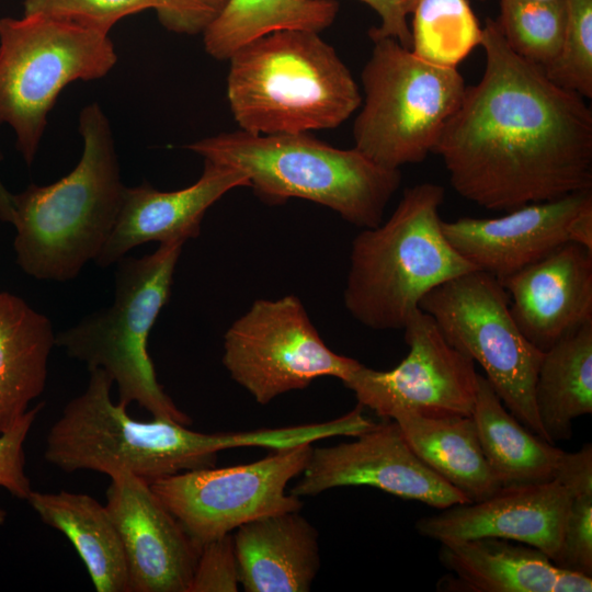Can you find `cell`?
Returning a JSON list of instances; mask_svg holds the SVG:
<instances>
[{
	"label": "cell",
	"instance_id": "34",
	"mask_svg": "<svg viewBox=\"0 0 592 592\" xmlns=\"http://www.w3.org/2000/svg\"><path fill=\"white\" fill-rule=\"evenodd\" d=\"M44 402L30 408L9 430L0 433V487L25 500L33 491L25 471L24 443Z\"/></svg>",
	"mask_w": 592,
	"mask_h": 592
},
{
	"label": "cell",
	"instance_id": "26",
	"mask_svg": "<svg viewBox=\"0 0 592 592\" xmlns=\"http://www.w3.org/2000/svg\"><path fill=\"white\" fill-rule=\"evenodd\" d=\"M535 405L551 444L570 440L573 420L592 413V321L544 352Z\"/></svg>",
	"mask_w": 592,
	"mask_h": 592
},
{
	"label": "cell",
	"instance_id": "4",
	"mask_svg": "<svg viewBox=\"0 0 592 592\" xmlns=\"http://www.w3.org/2000/svg\"><path fill=\"white\" fill-rule=\"evenodd\" d=\"M228 60L229 107L247 133L331 129L362 105L350 69L318 32H273L243 45Z\"/></svg>",
	"mask_w": 592,
	"mask_h": 592
},
{
	"label": "cell",
	"instance_id": "31",
	"mask_svg": "<svg viewBox=\"0 0 592 592\" xmlns=\"http://www.w3.org/2000/svg\"><path fill=\"white\" fill-rule=\"evenodd\" d=\"M160 5L161 0H24L23 14L43 13L110 33L121 19Z\"/></svg>",
	"mask_w": 592,
	"mask_h": 592
},
{
	"label": "cell",
	"instance_id": "39",
	"mask_svg": "<svg viewBox=\"0 0 592 592\" xmlns=\"http://www.w3.org/2000/svg\"><path fill=\"white\" fill-rule=\"evenodd\" d=\"M418 2V0H407V3H406V7H407V12L408 14L411 13L414 4Z\"/></svg>",
	"mask_w": 592,
	"mask_h": 592
},
{
	"label": "cell",
	"instance_id": "8",
	"mask_svg": "<svg viewBox=\"0 0 592 592\" xmlns=\"http://www.w3.org/2000/svg\"><path fill=\"white\" fill-rule=\"evenodd\" d=\"M110 33L43 13L0 19V124L31 166L62 89L104 77L117 55Z\"/></svg>",
	"mask_w": 592,
	"mask_h": 592
},
{
	"label": "cell",
	"instance_id": "2",
	"mask_svg": "<svg viewBox=\"0 0 592 592\" xmlns=\"http://www.w3.org/2000/svg\"><path fill=\"white\" fill-rule=\"evenodd\" d=\"M112 379L90 371L86 389L64 407L50 426L44 458L70 474L93 470L110 478L130 474L151 483L181 471L209 467L221 451L238 447L281 449L300 442L296 425L240 432L203 433L187 425L132 418L111 397Z\"/></svg>",
	"mask_w": 592,
	"mask_h": 592
},
{
	"label": "cell",
	"instance_id": "20",
	"mask_svg": "<svg viewBox=\"0 0 592 592\" xmlns=\"http://www.w3.org/2000/svg\"><path fill=\"white\" fill-rule=\"evenodd\" d=\"M439 559L454 576L444 591L590 592L592 577L556 567L542 550L514 540L479 537L440 543Z\"/></svg>",
	"mask_w": 592,
	"mask_h": 592
},
{
	"label": "cell",
	"instance_id": "7",
	"mask_svg": "<svg viewBox=\"0 0 592 592\" xmlns=\"http://www.w3.org/2000/svg\"><path fill=\"white\" fill-rule=\"evenodd\" d=\"M184 243L163 242L150 254L118 260L112 305L56 333L55 345L89 372L103 369L117 387L118 402H136L155 419L190 425V417L159 384L148 353V337L170 297Z\"/></svg>",
	"mask_w": 592,
	"mask_h": 592
},
{
	"label": "cell",
	"instance_id": "14",
	"mask_svg": "<svg viewBox=\"0 0 592 592\" xmlns=\"http://www.w3.org/2000/svg\"><path fill=\"white\" fill-rule=\"evenodd\" d=\"M451 246L500 282L567 242L592 250V191L531 203L492 218L442 221Z\"/></svg>",
	"mask_w": 592,
	"mask_h": 592
},
{
	"label": "cell",
	"instance_id": "5",
	"mask_svg": "<svg viewBox=\"0 0 592 592\" xmlns=\"http://www.w3.org/2000/svg\"><path fill=\"white\" fill-rule=\"evenodd\" d=\"M185 148L242 172L267 204L307 200L364 229L383 221L401 183L399 169L382 167L354 147L337 148L309 133L255 135L237 129Z\"/></svg>",
	"mask_w": 592,
	"mask_h": 592
},
{
	"label": "cell",
	"instance_id": "10",
	"mask_svg": "<svg viewBox=\"0 0 592 592\" xmlns=\"http://www.w3.org/2000/svg\"><path fill=\"white\" fill-rule=\"evenodd\" d=\"M509 304L508 293L497 277L473 270L431 289L419 308L454 348L483 368L505 408L546 440L535 405V383L544 352L521 332Z\"/></svg>",
	"mask_w": 592,
	"mask_h": 592
},
{
	"label": "cell",
	"instance_id": "12",
	"mask_svg": "<svg viewBox=\"0 0 592 592\" xmlns=\"http://www.w3.org/2000/svg\"><path fill=\"white\" fill-rule=\"evenodd\" d=\"M311 451V443L299 444L249 464L181 471L150 487L201 548L253 520L299 511L303 503L286 488L301 475Z\"/></svg>",
	"mask_w": 592,
	"mask_h": 592
},
{
	"label": "cell",
	"instance_id": "29",
	"mask_svg": "<svg viewBox=\"0 0 592 592\" xmlns=\"http://www.w3.org/2000/svg\"><path fill=\"white\" fill-rule=\"evenodd\" d=\"M494 20L508 46L548 69L559 57L566 29L565 0H499Z\"/></svg>",
	"mask_w": 592,
	"mask_h": 592
},
{
	"label": "cell",
	"instance_id": "27",
	"mask_svg": "<svg viewBox=\"0 0 592 592\" xmlns=\"http://www.w3.org/2000/svg\"><path fill=\"white\" fill-rule=\"evenodd\" d=\"M339 11L335 0H228L203 32L204 47L218 60H228L243 45L284 30L321 32Z\"/></svg>",
	"mask_w": 592,
	"mask_h": 592
},
{
	"label": "cell",
	"instance_id": "38",
	"mask_svg": "<svg viewBox=\"0 0 592 592\" xmlns=\"http://www.w3.org/2000/svg\"><path fill=\"white\" fill-rule=\"evenodd\" d=\"M3 156L0 151V162ZM13 219V194L3 185L0 179V220L12 224Z\"/></svg>",
	"mask_w": 592,
	"mask_h": 592
},
{
	"label": "cell",
	"instance_id": "16",
	"mask_svg": "<svg viewBox=\"0 0 592 592\" xmlns=\"http://www.w3.org/2000/svg\"><path fill=\"white\" fill-rule=\"evenodd\" d=\"M110 479L105 505L122 539L127 592H190L200 548L149 482L130 474Z\"/></svg>",
	"mask_w": 592,
	"mask_h": 592
},
{
	"label": "cell",
	"instance_id": "19",
	"mask_svg": "<svg viewBox=\"0 0 592 592\" xmlns=\"http://www.w3.org/2000/svg\"><path fill=\"white\" fill-rule=\"evenodd\" d=\"M242 186H250L242 172L209 160H204L198 180L184 189L159 191L146 181L125 186L114 227L94 262L106 267L143 243L185 242L197 237L206 210L227 192Z\"/></svg>",
	"mask_w": 592,
	"mask_h": 592
},
{
	"label": "cell",
	"instance_id": "1",
	"mask_svg": "<svg viewBox=\"0 0 592 592\" xmlns=\"http://www.w3.org/2000/svg\"><path fill=\"white\" fill-rule=\"evenodd\" d=\"M486 66L466 86L434 148L463 198L493 212L592 191V111L585 99L515 54L494 20Z\"/></svg>",
	"mask_w": 592,
	"mask_h": 592
},
{
	"label": "cell",
	"instance_id": "15",
	"mask_svg": "<svg viewBox=\"0 0 592 592\" xmlns=\"http://www.w3.org/2000/svg\"><path fill=\"white\" fill-rule=\"evenodd\" d=\"M355 437L332 446L312 447L291 493L299 498L337 487L368 486L441 510L470 503L414 454L394 420L376 423Z\"/></svg>",
	"mask_w": 592,
	"mask_h": 592
},
{
	"label": "cell",
	"instance_id": "30",
	"mask_svg": "<svg viewBox=\"0 0 592 592\" xmlns=\"http://www.w3.org/2000/svg\"><path fill=\"white\" fill-rule=\"evenodd\" d=\"M561 53L546 69L551 81L584 99L592 98V0H565Z\"/></svg>",
	"mask_w": 592,
	"mask_h": 592
},
{
	"label": "cell",
	"instance_id": "9",
	"mask_svg": "<svg viewBox=\"0 0 592 592\" xmlns=\"http://www.w3.org/2000/svg\"><path fill=\"white\" fill-rule=\"evenodd\" d=\"M372 42L361 75L364 100L353 124L354 148L400 170L434 151L466 84L457 69L426 62L395 38Z\"/></svg>",
	"mask_w": 592,
	"mask_h": 592
},
{
	"label": "cell",
	"instance_id": "3",
	"mask_svg": "<svg viewBox=\"0 0 592 592\" xmlns=\"http://www.w3.org/2000/svg\"><path fill=\"white\" fill-rule=\"evenodd\" d=\"M77 166L48 185L13 194L20 269L36 280L66 282L95 261L116 221L125 186L110 122L98 103L82 109Z\"/></svg>",
	"mask_w": 592,
	"mask_h": 592
},
{
	"label": "cell",
	"instance_id": "36",
	"mask_svg": "<svg viewBox=\"0 0 592 592\" xmlns=\"http://www.w3.org/2000/svg\"><path fill=\"white\" fill-rule=\"evenodd\" d=\"M373 10L379 18L380 24L368 30L369 38L377 39L391 37L397 39L405 48L411 49V31L407 21V0H360Z\"/></svg>",
	"mask_w": 592,
	"mask_h": 592
},
{
	"label": "cell",
	"instance_id": "18",
	"mask_svg": "<svg viewBox=\"0 0 592 592\" xmlns=\"http://www.w3.org/2000/svg\"><path fill=\"white\" fill-rule=\"evenodd\" d=\"M524 337L542 352L592 321V250L567 242L501 281Z\"/></svg>",
	"mask_w": 592,
	"mask_h": 592
},
{
	"label": "cell",
	"instance_id": "32",
	"mask_svg": "<svg viewBox=\"0 0 592 592\" xmlns=\"http://www.w3.org/2000/svg\"><path fill=\"white\" fill-rule=\"evenodd\" d=\"M551 562L592 577V492L571 496L560 546Z\"/></svg>",
	"mask_w": 592,
	"mask_h": 592
},
{
	"label": "cell",
	"instance_id": "6",
	"mask_svg": "<svg viewBox=\"0 0 592 592\" xmlns=\"http://www.w3.org/2000/svg\"><path fill=\"white\" fill-rule=\"evenodd\" d=\"M444 195L432 182L407 187L386 221L354 238L343 299L360 323L403 329L426 293L477 270L444 236Z\"/></svg>",
	"mask_w": 592,
	"mask_h": 592
},
{
	"label": "cell",
	"instance_id": "17",
	"mask_svg": "<svg viewBox=\"0 0 592 592\" xmlns=\"http://www.w3.org/2000/svg\"><path fill=\"white\" fill-rule=\"evenodd\" d=\"M571 502L556 479L502 486L490 497L442 509L418 520V533L439 543L497 537L533 546L553 560Z\"/></svg>",
	"mask_w": 592,
	"mask_h": 592
},
{
	"label": "cell",
	"instance_id": "22",
	"mask_svg": "<svg viewBox=\"0 0 592 592\" xmlns=\"http://www.w3.org/2000/svg\"><path fill=\"white\" fill-rule=\"evenodd\" d=\"M55 334L45 315L23 298L0 292V433L43 394Z\"/></svg>",
	"mask_w": 592,
	"mask_h": 592
},
{
	"label": "cell",
	"instance_id": "24",
	"mask_svg": "<svg viewBox=\"0 0 592 592\" xmlns=\"http://www.w3.org/2000/svg\"><path fill=\"white\" fill-rule=\"evenodd\" d=\"M390 420L414 454L469 502L483 500L501 487L483 455L471 415L433 418L399 411Z\"/></svg>",
	"mask_w": 592,
	"mask_h": 592
},
{
	"label": "cell",
	"instance_id": "37",
	"mask_svg": "<svg viewBox=\"0 0 592 592\" xmlns=\"http://www.w3.org/2000/svg\"><path fill=\"white\" fill-rule=\"evenodd\" d=\"M555 479L574 496L592 492V446L583 445L573 453L563 452Z\"/></svg>",
	"mask_w": 592,
	"mask_h": 592
},
{
	"label": "cell",
	"instance_id": "28",
	"mask_svg": "<svg viewBox=\"0 0 592 592\" xmlns=\"http://www.w3.org/2000/svg\"><path fill=\"white\" fill-rule=\"evenodd\" d=\"M411 31V52L432 65L457 69L477 47L482 27L468 0H418Z\"/></svg>",
	"mask_w": 592,
	"mask_h": 592
},
{
	"label": "cell",
	"instance_id": "21",
	"mask_svg": "<svg viewBox=\"0 0 592 592\" xmlns=\"http://www.w3.org/2000/svg\"><path fill=\"white\" fill-rule=\"evenodd\" d=\"M232 535L247 592H307L320 568L318 533L299 511L248 522Z\"/></svg>",
	"mask_w": 592,
	"mask_h": 592
},
{
	"label": "cell",
	"instance_id": "35",
	"mask_svg": "<svg viewBox=\"0 0 592 592\" xmlns=\"http://www.w3.org/2000/svg\"><path fill=\"white\" fill-rule=\"evenodd\" d=\"M227 2L228 0H161L156 12L168 31L194 35L203 33Z\"/></svg>",
	"mask_w": 592,
	"mask_h": 592
},
{
	"label": "cell",
	"instance_id": "33",
	"mask_svg": "<svg viewBox=\"0 0 592 592\" xmlns=\"http://www.w3.org/2000/svg\"><path fill=\"white\" fill-rule=\"evenodd\" d=\"M239 572L232 535L210 540L200 548L190 592L238 591Z\"/></svg>",
	"mask_w": 592,
	"mask_h": 592
},
{
	"label": "cell",
	"instance_id": "23",
	"mask_svg": "<svg viewBox=\"0 0 592 592\" xmlns=\"http://www.w3.org/2000/svg\"><path fill=\"white\" fill-rule=\"evenodd\" d=\"M26 501L43 523L68 538L96 592H127L125 553L105 504L89 494L65 490H33Z\"/></svg>",
	"mask_w": 592,
	"mask_h": 592
},
{
	"label": "cell",
	"instance_id": "40",
	"mask_svg": "<svg viewBox=\"0 0 592 592\" xmlns=\"http://www.w3.org/2000/svg\"><path fill=\"white\" fill-rule=\"evenodd\" d=\"M7 516V511L3 508H0V526L5 522Z\"/></svg>",
	"mask_w": 592,
	"mask_h": 592
},
{
	"label": "cell",
	"instance_id": "25",
	"mask_svg": "<svg viewBox=\"0 0 592 592\" xmlns=\"http://www.w3.org/2000/svg\"><path fill=\"white\" fill-rule=\"evenodd\" d=\"M471 418L483 455L501 487L555 479L565 451L523 425L480 374Z\"/></svg>",
	"mask_w": 592,
	"mask_h": 592
},
{
	"label": "cell",
	"instance_id": "11",
	"mask_svg": "<svg viewBox=\"0 0 592 592\" xmlns=\"http://www.w3.org/2000/svg\"><path fill=\"white\" fill-rule=\"evenodd\" d=\"M223 363L260 405L320 377L344 380L361 364L325 343L294 295L255 300L226 331Z\"/></svg>",
	"mask_w": 592,
	"mask_h": 592
},
{
	"label": "cell",
	"instance_id": "13",
	"mask_svg": "<svg viewBox=\"0 0 592 592\" xmlns=\"http://www.w3.org/2000/svg\"><path fill=\"white\" fill-rule=\"evenodd\" d=\"M407 356L392 369L360 364L344 380L363 407L383 419L399 411L441 418L471 415L478 373L434 320L418 309L403 327Z\"/></svg>",
	"mask_w": 592,
	"mask_h": 592
}]
</instances>
